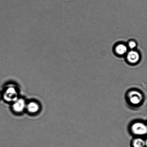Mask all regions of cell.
I'll return each mask as SVG.
<instances>
[{"label":"cell","mask_w":147,"mask_h":147,"mask_svg":"<svg viewBox=\"0 0 147 147\" xmlns=\"http://www.w3.org/2000/svg\"><path fill=\"white\" fill-rule=\"evenodd\" d=\"M125 100L128 106L131 109H138L144 103L145 96L141 90L136 89H132L126 92Z\"/></svg>","instance_id":"cell-1"},{"label":"cell","mask_w":147,"mask_h":147,"mask_svg":"<svg viewBox=\"0 0 147 147\" xmlns=\"http://www.w3.org/2000/svg\"><path fill=\"white\" fill-rule=\"evenodd\" d=\"M129 129L131 134L136 136L137 138L146 135V125L142 121H136L132 122L129 125Z\"/></svg>","instance_id":"cell-2"},{"label":"cell","mask_w":147,"mask_h":147,"mask_svg":"<svg viewBox=\"0 0 147 147\" xmlns=\"http://www.w3.org/2000/svg\"><path fill=\"white\" fill-rule=\"evenodd\" d=\"M4 98L7 101H16L18 99L17 93L16 89L12 87L8 88L4 93Z\"/></svg>","instance_id":"cell-3"},{"label":"cell","mask_w":147,"mask_h":147,"mask_svg":"<svg viewBox=\"0 0 147 147\" xmlns=\"http://www.w3.org/2000/svg\"><path fill=\"white\" fill-rule=\"evenodd\" d=\"M140 58L139 53L136 51H131L127 53V61L131 64H135L139 61Z\"/></svg>","instance_id":"cell-4"},{"label":"cell","mask_w":147,"mask_h":147,"mask_svg":"<svg viewBox=\"0 0 147 147\" xmlns=\"http://www.w3.org/2000/svg\"><path fill=\"white\" fill-rule=\"evenodd\" d=\"M14 102L12 108L14 111L19 113L24 110L25 107V102L24 99H18Z\"/></svg>","instance_id":"cell-5"},{"label":"cell","mask_w":147,"mask_h":147,"mask_svg":"<svg viewBox=\"0 0 147 147\" xmlns=\"http://www.w3.org/2000/svg\"><path fill=\"white\" fill-rule=\"evenodd\" d=\"M145 145L144 141L140 138H135L132 140V147H145Z\"/></svg>","instance_id":"cell-6"},{"label":"cell","mask_w":147,"mask_h":147,"mask_svg":"<svg viewBox=\"0 0 147 147\" xmlns=\"http://www.w3.org/2000/svg\"><path fill=\"white\" fill-rule=\"evenodd\" d=\"M115 51L119 55H122L127 52V48L126 46L123 44L118 45L115 48Z\"/></svg>","instance_id":"cell-7"},{"label":"cell","mask_w":147,"mask_h":147,"mask_svg":"<svg viewBox=\"0 0 147 147\" xmlns=\"http://www.w3.org/2000/svg\"><path fill=\"white\" fill-rule=\"evenodd\" d=\"M27 110L30 113H35L38 111L39 106L35 102H31L29 103L27 105Z\"/></svg>","instance_id":"cell-8"},{"label":"cell","mask_w":147,"mask_h":147,"mask_svg":"<svg viewBox=\"0 0 147 147\" xmlns=\"http://www.w3.org/2000/svg\"><path fill=\"white\" fill-rule=\"evenodd\" d=\"M128 46L131 49H134L136 47V43L135 41H131L128 43Z\"/></svg>","instance_id":"cell-9"},{"label":"cell","mask_w":147,"mask_h":147,"mask_svg":"<svg viewBox=\"0 0 147 147\" xmlns=\"http://www.w3.org/2000/svg\"><path fill=\"white\" fill-rule=\"evenodd\" d=\"M1 94H0V98H1Z\"/></svg>","instance_id":"cell-10"}]
</instances>
